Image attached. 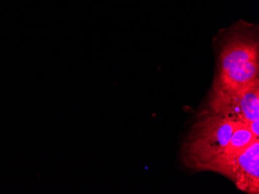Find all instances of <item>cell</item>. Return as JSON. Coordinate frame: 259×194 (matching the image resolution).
Instances as JSON below:
<instances>
[{
	"instance_id": "obj_1",
	"label": "cell",
	"mask_w": 259,
	"mask_h": 194,
	"mask_svg": "<svg viewBox=\"0 0 259 194\" xmlns=\"http://www.w3.org/2000/svg\"><path fill=\"white\" fill-rule=\"evenodd\" d=\"M236 124L211 110L203 113L182 147L186 166L196 171L209 170L225 150Z\"/></svg>"
},
{
	"instance_id": "obj_2",
	"label": "cell",
	"mask_w": 259,
	"mask_h": 194,
	"mask_svg": "<svg viewBox=\"0 0 259 194\" xmlns=\"http://www.w3.org/2000/svg\"><path fill=\"white\" fill-rule=\"evenodd\" d=\"M214 85L226 90L242 89L258 81V43L248 35L234 34L220 53Z\"/></svg>"
},
{
	"instance_id": "obj_3",
	"label": "cell",
	"mask_w": 259,
	"mask_h": 194,
	"mask_svg": "<svg viewBox=\"0 0 259 194\" xmlns=\"http://www.w3.org/2000/svg\"><path fill=\"white\" fill-rule=\"evenodd\" d=\"M209 105L211 111L236 124L259 120L258 81L234 91L213 85Z\"/></svg>"
},
{
	"instance_id": "obj_4",
	"label": "cell",
	"mask_w": 259,
	"mask_h": 194,
	"mask_svg": "<svg viewBox=\"0 0 259 194\" xmlns=\"http://www.w3.org/2000/svg\"><path fill=\"white\" fill-rule=\"evenodd\" d=\"M259 139L241 153L213 169V172L226 176L238 189L247 193L259 192Z\"/></svg>"
},
{
	"instance_id": "obj_5",
	"label": "cell",
	"mask_w": 259,
	"mask_h": 194,
	"mask_svg": "<svg viewBox=\"0 0 259 194\" xmlns=\"http://www.w3.org/2000/svg\"><path fill=\"white\" fill-rule=\"evenodd\" d=\"M255 139L259 138H256L255 136L251 133L247 124H241V123L237 124L225 150L216 161L211 165L209 170L213 171L217 166L226 163L234 156L239 154Z\"/></svg>"
},
{
	"instance_id": "obj_6",
	"label": "cell",
	"mask_w": 259,
	"mask_h": 194,
	"mask_svg": "<svg viewBox=\"0 0 259 194\" xmlns=\"http://www.w3.org/2000/svg\"><path fill=\"white\" fill-rule=\"evenodd\" d=\"M259 120L256 121H251V122L247 124V126L249 128L251 133L255 136L256 138H259V132H258Z\"/></svg>"
}]
</instances>
